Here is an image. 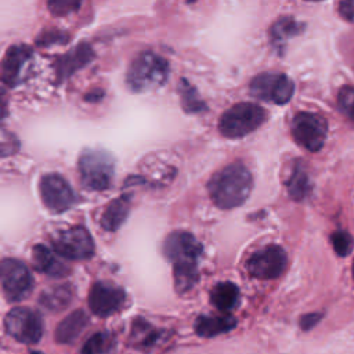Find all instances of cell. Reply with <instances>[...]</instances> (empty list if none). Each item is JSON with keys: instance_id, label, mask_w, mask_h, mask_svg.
Here are the masks:
<instances>
[{"instance_id": "9c48e42d", "label": "cell", "mask_w": 354, "mask_h": 354, "mask_svg": "<svg viewBox=\"0 0 354 354\" xmlns=\"http://www.w3.org/2000/svg\"><path fill=\"white\" fill-rule=\"evenodd\" d=\"M165 256L173 263V267L198 266L203 248L201 242L187 231H173L163 243Z\"/></svg>"}, {"instance_id": "7402d4cb", "label": "cell", "mask_w": 354, "mask_h": 354, "mask_svg": "<svg viewBox=\"0 0 354 354\" xmlns=\"http://www.w3.org/2000/svg\"><path fill=\"white\" fill-rule=\"evenodd\" d=\"M303 29L304 25L301 22L290 17H283L274 22V25L270 29V37L275 47H282L290 37L299 35Z\"/></svg>"}, {"instance_id": "e575fe53", "label": "cell", "mask_w": 354, "mask_h": 354, "mask_svg": "<svg viewBox=\"0 0 354 354\" xmlns=\"http://www.w3.org/2000/svg\"><path fill=\"white\" fill-rule=\"evenodd\" d=\"M353 277H354V261H353Z\"/></svg>"}, {"instance_id": "603a6c76", "label": "cell", "mask_w": 354, "mask_h": 354, "mask_svg": "<svg viewBox=\"0 0 354 354\" xmlns=\"http://www.w3.org/2000/svg\"><path fill=\"white\" fill-rule=\"evenodd\" d=\"M288 187V192L290 195L292 199L295 201H304L310 192H311V183L310 178L306 173V170L303 169V166L297 165L295 166V169L290 173V177L286 183Z\"/></svg>"}, {"instance_id": "d6986e66", "label": "cell", "mask_w": 354, "mask_h": 354, "mask_svg": "<svg viewBox=\"0 0 354 354\" xmlns=\"http://www.w3.org/2000/svg\"><path fill=\"white\" fill-rule=\"evenodd\" d=\"M88 322V317L83 310H76L65 317L55 329V340L62 344L73 343L83 332Z\"/></svg>"}, {"instance_id": "d4e9b609", "label": "cell", "mask_w": 354, "mask_h": 354, "mask_svg": "<svg viewBox=\"0 0 354 354\" xmlns=\"http://www.w3.org/2000/svg\"><path fill=\"white\" fill-rule=\"evenodd\" d=\"M116 340L108 332H97L84 343L80 354H115Z\"/></svg>"}, {"instance_id": "cb8c5ba5", "label": "cell", "mask_w": 354, "mask_h": 354, "mask_svg": "<svg viewBox=\"0 0 354 354\" xmlns=\"http://www.w3.org/2000/svg\"><path fill=\"white\" fill-rule=\"evenodd\" d=\"M178 94L181 100V106L187 113H199L206 111V104L203 102V100H201L196 88L184 77L180 79Z\"/></svg>"}, {"instance_id": "4dcf8cb0", "label": "cell", "mask_w": 354, "mask_h": 354, "mask_svg": "<svg viewBox=\"0 0 354 354\" xmlns=\"http://www.w3.org/2000/svg\"><path fill=\"white\" fill-rule=\"evenodd\" d=\"M322 318V314L321 313H310V314H306L300 318V326L303 330H308L311 328H314L319 319Z\"/></svg>"}, {"instance_id": "52a82bcc", "label": "cell", "mask_w": 354, "mask_h": 354, "mask_svg": "<svg viewBox=\"0 0 354 354\" xmlns=\"http://www.w3.org/2000/svg\"><path fill=\"white\" fill-rule=\"evenodd\" d=\"M0 275L3 293L8 301H21L33 289V277L29 268L17 259H3Z\"/></svg>"}, {"instance_id": "8992f818", "label": "cell", "mask_w": 354, "mask_h": 354, "mask_svg": "<svg viewBox=\"0 0 354 354\" xmlns=\"http://www.w3.org/2000/svg\"><path fill=\"white\" fill-rule=\"evenodd\" d=\"M250 95L272 102V104H286L293 95L295 84L293 82L283 73L277 72H266L254 76L249 84Z\"/></svg>"}, {"instance_id": "9a60e30c", "label": "cell", "mask_w": 354, "mask_h": 354, "mask_svg": "<svg viewBox=\"0 0 354 354\" xmlns=\"http://www.w3.org/2000/svg\"><path fill=\"white\" fill-rule=\"evenodd\" d=\"M93 58H94V51L87 43H80L73 48H71L69 51H66L65 54H61L54 62V72H55L57 82L61 83L69 79L76 71L90 64Z\"/></svg>"}, {"instance_id": "ba28073f", "label": "cell", "mask_w": 354, "mask_h": 354, "mask_svg": "<svg viewBox=\"0 0 354 354\" xmlns=\"http://www.w3.org/2000/svg\"><path fill=\"white\" fill-rule=\"evenodd\" d=\"M4 328L11 337L25 344L37 343L43 335L41 317L28 307L10 310L4 317Z\"/></svg>"}, {"instance_id": "f546056e", "label": "cell", "mask_w": 354, "mask_h": 354, "mask_svg": "<svg viewBox=\"0 0 354 354\" xmlns=\"http://www.w3.org/2000/svg\"><path fill=\"white\" fill-rule=\"evenodd\" d=\"M68 40V36L57 29L51 30H44L37 37V44L39 46H53L55 43H65Z\"/></svg>"}, {"instance_id": "4fadbf2b", "label": "cell", "mask_w": 354, "mask_h": 354, "mask_svg": "<svg viewBox=\"0 0 354 354\" xmlns=\"http://www.w3.org/2000/svg\"><path fill=\"white\" fill-rule=\"evenodd\" d=\"M126 300L124 290L106 281L95 282L88 293V307L98 317H108L122 308Z\"/></svg>"}, {"instance_id": "30bf717a", "label": "cell", "mask_w": 354, "mask_h": 354, "mask_svg": "<svg viewBox=\"0 0 354 354\" xmlns=\"http://www.w3.org/2000/svg\"><path fill=\"white\" fill-rule=\"evenodd\" d=\"M39 191L43 203L55 213L68 210L77 201V196L73 192L69 183L61 174L57 173L44 174L40 178Z\"/></svg>"}, {"instance_id": "7a4b0ae2", "label": "cell", "mask_w": 354, "mask_h": 354, "mask_svg": "<svg viewBox=\"0 0 354 354\" xmlns=\"http://www.w3.org/2000/svg\"><path fill=\"white\" fill-rule=\"evenodd\" d=\"M167 61L152 51H142L130 62L126 83L134 93H147L159 88L167 80Z\"/></svg>"}, {"instance_id": "8fae6325", "label": "cell", "mask_w": 354, "mask_h": 354, "mask_svg": "<svg viewBox=\"0 0 354 354\" xmlns=\"http://www.w3.org/2000/svg\"><path fill=\"white\" fill-rule=\"evenodd\" d=\"M55 253L69 260H84L93 256L94 242L84 227H72L59 232L53 242Z\"/></svg>"}, {"instance_id": "f1b7e54d", "label": "cell", "mask_w": 354, "mask_h": 354, "mask_svg": "<svg viewBox=\"0 0 354 354\" xmlns=\"http://www.w3.org/2000/svg\"><path fill=\"white\" fill-rule=\"evenodd\" d=\"M47 7L50 8L53 15L59 17V15H65V14H69L72 11H76L80 7V3L71 1V0H66V1L55 0V1H48Z\"/></svg>"}, {"instance_id": "7c38bea8", "label": "cell", "mask_w": 354, "mask_h": 354, "mask_svg": "<svg viewBox=\"0 0 354 354\" xmlns=\"http://www.w3.org/2000/svg\"><path fill=\"white\" fill-rule=\"evenodd\" d=\"M286 263V252L278 245H270L253 253L249 257L246 267L249 274L254 278L274 279L283 272Z\"/></svg>"}, {"instance_id": "ac0fdd59", "label": "cell", "mask_w": 354, "mask_h": 354, "mask_svg": "<svg viewBox=\"0 0 354 354\" xmlns=\"http://www.w3.org/2000/svg\"><path fill=\"white\" fill-rule=\"evenodd\" d=\"M130 198L131 196L129 194L120 195L106 206V209L104 210V213L100 218L101 227L104 230H106V231L119 230V227L124 223V220L129 216L130 202H131Z\"/></svg>"}, {"instance_id": "d6a6232c", "label": "cell", "mask_w": 354, "mask_h": 354, "mask_svg": "<svg viewBox=\"0 0 354 354\" xmlns=\"http://www.w3.org/2000/svg\"><path fill=\"white\" fill-rule=\"evenodd\" d=\"M101 95H102V91L94 90V91H91L90 94H87L86 98H87V101H97V100L101 98Z\"/></svg>"}, {"instance_id": "5bb4252c", "label": "cell", "mask_w": 354, "mask_h": 354, "mask_svg": "<svg viewBox=\"0 0 354 354\" xmlns=\"http://www.w3.org/2000/svg\"><path fill=\"white\" fill-rule=\"evenodd\" d=\"M32 58L33 51L30 47L25 44L10 46L1 61L3 83L10 87L19 84L30 68Z\"/></svg>"}, {"instance_id": "ffe728a7", "label": "cell", "mask_w": 354, "mask_h": 354, "mask_svg": "<svg viewBox=\"0 0 354 354\" xmlns=\"http://www.w3.org/2000/svg\"><path fill=\"white\" fill-rule=\"evenodd\" d=\"M72 297H73L72 286L68 283H64V285L51 286L50 289L43 290L39 297V303L46 310L55 313L68 307L69 303L72 301Z\"/></svg>"}, {"instance_id": "1f68e13d", "label": "cell", "mask_w": 354, "mask_h": 354, "mask_svg": "<svg viewBox=\"0 0 354 354\" xmlns=\"http://www.w3.org/2000/svg\"><path fill=\"white\" fill-rule=\"evenodd\" d=\"M339 14L348 22H354V1L347 0L339 4Z\"/></svg>"}, {"instance_id": "2e32d148", "label": "cell", "mask_w": 354, "mask_h": 354, "mask_svg": "<svg viewBox=\"0 0 354 354\" xmlns=\"http://www.w3.org/2000/svg\"><path fill=\"white\" fill-rule=\"evenodd\" d=\"M32 263L36 271L47 274L50 277L61 278L68 272V267L58 257V253L51 252L47 246L40 243L33 246L32 249Z\"/></svg>"}, {"instance_id": "277c9868", "label": "cell", "mask_w": 354, "mask_h": 354, "mask_svg": "<svg viewBox=\"0 0 354 354\" xmlns=\"http://www.w3.org/2000/svg\"><path fill=\"white\" fill-rule=\"evenodd\" d=\"M79 174L87 189L104 191L112 184L115 162L112 156L101 149H86L79 156Z\"/></svg>"}, {"instance_id": "6da1fadb", "label": "cell", "mask_w": 354, "mask_h": 354, "mask_svg": "<svg viewBox=\"0 0 354 354\" xmlns=\"http://www.w3.org/2000/svg\"><path fill=\"white\" fill-rule=\"evenodd\" d=\"M253 188V178L249 169L234 162L214 173L207 183V191L213 203L220 209L238 207L246 202Z\"/></svg>"}, {"instance_id": "44dd1931", "label": "cell", "mask_w": 354, "mask_h": 354, "mask_svg": "<svg viewBox=\"0 0 354 354\" xmlns=\"http://www.w3.org/2000/svg\"><path fill=\"white\" fill-rule=\"evenodd\" d=\"M210 301L220 311H230L239 301V289L232 282H218L210 292Z\"/></svg>"}, {"instance_id": "5b68a950", "label": "cell", "mask_w": 354, "mask_h": 354, "mask_svg": "<svg viewBox=\"0 0 354 354\" xmlns=\"http://www.w3.org/2000/svg\"><path fill=\"white\" fill-rule=\"evenodd\" d=\"M295 141L310 152L319 151L326 140V120L313 112H299L292 119L290 124Z\"/></svg>"}, {"instance_id": "3957f363", "label": "cell", "mask_w": 354, "mask_h": 354, "mask_svg": "<svg viewBox=\"0 0 354 354\" xmlns=\"http://www.w3.org/2000/svg\"><path fill=\"white\" fill-rule=\"evenodd\" d=\"M267 118L266 111L253 102H239L220 118L218 130L227 138H241L259 129Z\"/></svg>"}, {"instance_id": "484cf974", "label": "cell", "mask_w": 354, "mask_h": 354, "mask_svg": "<svg viewBox=\"0 0 354 354\" xmlns=\"http://www.w3.org/2000/svg\"><path fill=\"white\" fill-rule=\"evenodd\" d=\"M130 340L134 347L148 348L158 340V332L145 321H136L131 328Z\"/></svg>"}, {"instance_id": "836d02e7", "label": "cell", "mask_w": 354, "mask_h": 354, "mask_svg": "<svg viewBox=\"0 0 354 354\" xmlns=\"http://www.w3.org/2000/svg\"><path fill=\"white\" fill-rule=\"evenodd\" d=\"M30 354H41V353H39V351H30Z\"/></svg>"}, {"instance_id": "83f0119b", "label": "cell", "mask_w": 354, "mask_h": 354, "mask_svg": "<svg viewBox=\"0 0 354 354\" xmlns=\"http://www.w3.org/2000/svg\"><path fill=\"white\" fill-rule=\"evenodd\" d=\"M337 104L340 111L348 118L354 119V87L344 86L337 94Z\"/></svg>"}, {"instance_id": "4316f807", "label": "cell", "mask_w": 354, "mask_h": 354, "mask_svg": "<svg viewBox=\"0 0 354 354\" xmlns=\"http://www.w3.org/2000/svg\"><path fill=\"white\" fill-rule=\"evenodd\" d=\"M330 242L333 250L340 257H346L347 254H350L354 248V239L347 231H335L330 235Z\"/></svg>"}, {"instance_id": "e0dca14e", "label": "cell", "mask_w": 354, "mask_h": 354, "mask_svg": "<svg viewBox=\"0 0 354 354\" xmlns=\"http://www.w3.org/2000/svg\"><path fill=\"white\" fill-rule=\"evenodd\" d=\"M235 325H236V319L230 314L199 315L195 319L194 329H195V333L201 337H213L234 329Z\"/></svg>"}]
</instances>
